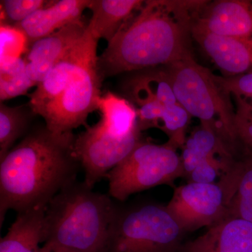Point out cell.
<instances>
[{"mask_svg": "<svg viewBox=\"0 0 252 252\" xmlns=\"http://www.w3.org/2000/svg\"><path fill=\"white\" fill-rule=\"evenodd\" d=\"M205 2L144 1L98 56L102 80L193 57L192 27Z\"/></svg>", "mask_w": 252, "mask_h": 252, "instance_id": "cell-1", "label": "cell"}, {"mask_svg": "<svg viewBox=\"0 0 252 252\" xmlns=\"http://www.w3.org/2000/svg\"><path fill=\"white\" fill-rule=\"evenodd\" d=\"M73 132L57 134L45 126L30 132L0 164V223L9 210L46 208L77 181L81 166Z\"/></svg>", "mask_w": 252, "mask_h": 252, "instance_id": "cell-2", "label": "cell"}, {"mask_svg": "<svg viewBox=\"0 0 252 252\" xmlns=\"http://www.w3.org/2000/svg\"><path fill=\"white\" fill-rule=\"evenodd\" d=\"M76 181L46 207L44 243L68 252H102L116 204Z\"/></svg>", "mask_w": 252, "mask_h": 252, "instance_id": "cell-3", "label": "cell"}, {"mask_svg": "<svg viewBox=\"0 0 252 252\" xmlns=\"http://www.w3.org/2000/svg\"><path fill=\"white\" fill-rule=\"evenodd\" d=\"M177 102L200 124L212 129L234 153L240 143L235 130V108L231 95L217 75L193 57L165 66Z\"/></svg>", "mask_w": 252, "mask_h": 252, "instance_id": "cell-4", "label": "cell"}, {"mask_svg": "<svg viewBox=\"0 0 252 252\" xmlns=\"http://www.w3.org/2000/svg\"><path fill=\"white\" fill-rule=\"evenodd\" d=\"M185 233L166 206L116 205L102 252H178Z\"/></svg>", "mask_w": 252, "mask_h": 252, "instance_id": "cell-5", "label": "cell"}, {"mask_svg": "<svg viewBox=\"0 0 252 252\" xmlns=\"http://www.w3.org/2000/svg\"><path fill=\"white\" fill-rule=\"evenodd\" d=\"M87 30L85 49L72 75L59 95L35 114L55 133L72 132L81 126L87 127L89 114L97 110L102 81L97 64L99 39Z\"/></svg>", "mask_w": 252, "mask_h": 252, "instance_id": "cell-6", "label": "cell"}, {"mask_svg": "<svg viewBox=\"0 0 252 252\" xmlns=\"http://www.w3.org/2000/svg\"><path fill=\"white\" fill-rule=\"evenodd\" d=\"M181 156L166 144L142 140L127 157L109 172V195L124 202L132 194L185 177Z\"/></svg>", "mask_w": 252, "mask_h": 252, "instance_id": "cell-7", "label": "cell"}, {"mask_svg": "<svg viewBox=\"0 0 252 252\" xmlns=\"http://www.w3.org/2000/svg\"><path fill=\"white\" fill-rule=\"evenodd\" d=\"M236 164L216 183H188L175 189L167 210L185 233L210 227L228 217L238 181Z\"/></svg>", "mask_w": 252, "mask_h": 252, "instance_id": "cell-8", "label": "cell"}, {"mask_svg": "<svg viewBox=\"0 0 252 252\" xmlns=\"http://www.w3.org/2000/svg\"><path fill=\"white\" fill-rule=\"evenodd\" d=\"M142 140L139 129L128 137L118 138L104 130L97 123L88 126L75 137L74 144V153L85 173L84 182L94 188Z\"/></svg>", "mask_w": 252, "mask_h": 252, "instance_id": "cell-9", "label": "cell"}, {"mask_svg": "<svg viewBox=\"0 0 252 252\" xmlns=\"http://www.w3.org/2000/svg\"><path fill=\"white\" fill-rule=\"evenodd\" d=\"M87 27L81 18L31 44L24 60L28 77L36 86L79 42Z\"/></svg>", "mask_w": 252, "mask_h": 252, "instance_id": "cell-10", "label": "cell"}, {"mask_svg": "<svg viewBox=\"0 0 252 252\" xmlns=\"http://www.w3.org/2000/svg\"><path fill=\"white\" fill-rule=\"evenodd\" d=\"M192 37L223 77L252 72V41L214 34L195 22L192 27Z\"/></svg>", "mask_w": 252, "mask_h": 252, "instance_id": "cell-11", "label": "cell"}, {"mask_svg": "<svg viewBox=\"0 0 252 252\" xmlns=\"http://www.w3.org/2000/svg\"><path fill=\"white\" fill-rule=\"evenodd\" d=\"M194 22L214 34L252 41V1H205Z\"/></svg>", "mask_w": 252, "mask_h": 252, "instance_id": "cell-12", "label": "cell"}, {"mask_svg": "<svg viewBox=\"0 0 252 252\" xmlns=\"http://www.w3.org/2000/svg\"><path fill=\"white\" fill-rule=\"evenodd\" d=\"M185 252H252V222L227 217L189 242Z\"/></svg>", "mask_w": 252, "mask_h": 252, "instance_id": "cell-13", "label": "cell"}, {"mask_svg": "<svg viewBox=\"0 0 252 252\" xmlns=\"http://www.w3.org/2000/svg\"><path fill=\"white\" fill-rule=\"evenodd\" d=\"M91 0H60L49 2L15 27L24 33L31 46L39 39L52 34L64 26L81 19L89 9Z\"/></svg>", "mask_w": 252, "mask_h": 252, "instance_id": "cell-14", "label": "cell"}, {"mask_svg": "<svg viewBox=\"0 0 252 252\" xmlns=\"http://www.w3.org/2000/svg\"><path fill=\"white\" fill-rule=\"evenodd\" d=\"M142 0H91L89 9L92 16L88 29L97 39L108 41L140 9Z\"/></svg>", "mask_w": 252, "mask_h": 252, "instance_id": "cell-15", "label": "cell"}, {"mask_svg": "<svg viewBox=\"0 0 252 252\" xmlns=\"http://www.w3.org/2000/svg\"><path fill=\"white\" fill-rule=\"evenodd\" d=\"M46 208L19 212L0 240V252H38L45 240Z\"/></svg>", "mask_w": 252, "mask_h": 252, "instance_id": "cell-16", "label": "cell"}, {"mask_svg": "<svg viewBox=\"0 0 252 252\" xmlns=\"http://www.w3.org/2000/svg\"><path fill=\"white\" fill-rule=\"evenodd\" d=\"M235 153L215 131L207 126H197L187 137L181 155L185 177L204 160L212 157L234 158Z\"/></svg>", "mask_w": 252, "mask_h": 252, "instance_id": "cell-17", "label": "cell"}, {"mask_svg": "<svg viewBox=\"0 0 252 252\" xmlns=\"http://www.w3.org/2000/svg\"><path fill=\"white\" fill-rule=\"evenodd\" d=\"M97 110L101 117L97 124L114 137L125 138L139 129L135 105L110 91L101 95Z\"/></svg>", "mask_w": 252, "mask_h": 252, "instance_id": "cell-18", "label": "cell"}, {"mask_svg": "<svg viewBox=\"0 0 252 252\" xmlns=\"http://www.w3.org/2000/svg\"><path fill=\"white\" fill-rule=\"evenodd\" d=\"M236 161L238 181L228 207V217L252 222V151L246 149L243 157Z\"/></svg>", "mask_w": 252, "mask_h": 252, "instance_id": "cell-19", "label": "cell"}, {"mask_svg": "<svg viewBox=\"0 0 252 252\" xmlns=\"http://www.w3.org/2000/svg\"><path fill=\"white\" fill-rule=\"evenodd\" d=\"M30 121L29 114L22 107L0 104V161L27 130Z\"/></svg>", "mask_w": 252, "mask_h": 252, "instance_id": "cell-20", "label": "cell"}, {"mask_svg": "<svg viewBox=\"0 0 252 252\" xmlns=\"http://www.w3.org/2000/svg\"><path fill=\"white\" fill-rule=\"evenodd\" d=\"M36 86L28 77L24 59H18L1 64L0 99L1 101L22 95Z\"/></svg>", "mask_w": 252, "mask_h": 252, "instance_id": "cell-21", "label": "cell"}, {"mask_svg": "<svg viewBox=\"0 0 252 252\" xmlns=\"http://www.w3.org/2000/svg\"><path fill=\"white\" fill-rule=\"evenodd\" d=\"M191 116L179 103L165 107L158 128L168 137L167 146L177 150L182 149L187 140V132Z\"/></svg>", "mask_w": 252, "mask_h": 252, "instance_id": "cell-22", "label": "cell"}, {"mask_svg": "<svg viewBox=\"0 0 252 252\" xmlns=\"http://www.w3.org/2000/svg\"><path fill=\"white\" fill-rule=\"evenodd\" d=\"M235 159L212 157L204 160L189 174L188 183H216L219 177H221L233 165Z\"/></svg>", "mask_w": 252, "mask_h": 252, "instance_id": "cell-23", "label": "cell"}, {"mask_svg": "<svg viewBox=\"0 0 252 252\" xmlns=\"http://www.w3.org/2000/svg\"><path fill=\"white\" fill-rule=\"evenodd\" d=\"M27 44V37L22 31L15 26L1 25V64L20 59Z\"/></svg>", "mask_w": 252, "mask_h": 252, "instance_id": "cell-24", "label": "cell"}, {"mask_svg": "<svg viewBox=\"0 0 252 252\" xmlns=\"http://www.w3.org/2000/svg\"><path fill=\"white\" fill-rule=\"evenodd\" d=\"M49 2L44 0H1V14L8 23L14 26Z\"/></svg>", "mask_w": 252, "mask_h": 252, "instance_id": "cell-25", "label": "cell"}, {"mask_svg": "<svg viewBox=\"0 0 252 252\" xmlns=\"http://www.w3.org/2000/svg\"><path fill=\"white\" fill-rule=\"evenodd\" d=\"M235 101V130L240 143L252 151V109L241 97Z\"/></svg>", "mask_w": 252, "mask_h": 252, "instance_id": "cell-26", "label": "cell"}, {"mask_svg": "<svg viewBox=\"0 0 252 252\" xmlns=\"http://www.w3.org/2000/svg\"><path fill=\"white\" fill-rule=\"evenodd\" d=\"M68 252L64 251V250H60L54 247L51 246V245H48V244H44L43 247H41L39 249V252Z\"/></svg>", "mask_w": 252, "mask_h": 252, "instance_id": "cell-27", "label": "cell"}]
</instances>
